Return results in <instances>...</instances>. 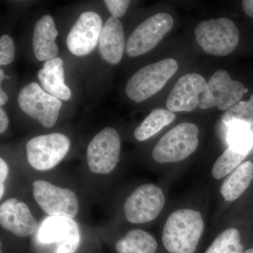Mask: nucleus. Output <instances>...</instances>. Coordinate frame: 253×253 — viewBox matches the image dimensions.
<instances>
[{
    "label": "nucleus",
    "mask_w": 253,
    "mask_h": 253,
    "mask_svg": "<svg viewBox=\"0 0 253 253\" xmlns=\"http://www.w3.org/2000/svg\"><path fill=\"white\" fill-rule=\"evenodd\" d=\"M204 229L198 211L181 209L171 213L163 232V244L169 253H194Z\"/></svg>",
    "instance_id": "1"
},
{
    "label": "nucleus",
    "mask_w": 253,
    "mask_h": 253,
    "mask_svg": "<svg viewBox=\"0 0 253 253\" xmlns=\"http://www.w3.org/2000/svg\"><path fill=\"white\" fill-rule=\"evenodd\" d=\"M178 70L176 60L166 59L136 71L126 84V96L141 103L157 94Z\"/></svg>",
    "instance_id": "2"
},
{
    "label": "nucleus",
    "mask_w": 253,
    "mask_h": 253,
    "mask_svg": "<svg viewBox=\"0 0 253 253\" xmlns=\"http://www.w3.org/2000/svg\"><path fill=\"white\" fill-rule=\"evenodd\" d=\"M194 34L196 42L205 52L213 56H227L239 42V29L229 18L201 21L196 26Z\"/></svg>",
    "instance_id": "3"
},
{
    "label": "nucleus",
    "mask_w": 253,
    "mask_h": 253,
    "mask_svg": "<svg viewBox=\"0 0 253 253\" xmlns=\"http://www.w3.org/2000/svg\"><path fill=\"white\" fill-rule=\"evenodd\" d=\"M199 128L193 123L178 125L160 139L153 151L156 162L175 163L194 153L199 146Z\"/></svg>",
    "instance_id": "4"
},
{
    "label": "nucleus",
    "mask_w": 253,
    "mask_h": 253,
    "mask_svg": "<svg viewBox=\"0 0 253 253\" xmlns=\"http://www.w3.org/2000/svg\"><path fill=\"white\" fill-rule=\"evenodd\" d=\"M248 89L239 81L231 79L225 70H219L207 82L206 89L200 96L199 106L206 110L217 107L227 111L237 104Z\"/></svg>",
    "instance_id": "5"
},
{
    "label": "nucleus",
    "mask_w": 253,
    "mask_h": 253,
    "mask_svg": "<svg viewBox=\"0 0 253 253\" xmlns=\"http://www.w3.org/2000/svg\"><path fill=\"white\" fill-rule=\"evenodd\" d=\"M19 107L30 117L45 127H52L62 107L61 100L46 92L38 83L24 86L18 96Z\"/></svg>",
    "instance_id": "6"
},
{
    "label": "nucleus",
    "mask_w": 253,
    "mask_h": 253,
    "mask_svg": "<svg viewBox=\"0 0 253 253\" xmlns=\"http://www.w3.org/2000/svg\"><path fill=\"white\" fill-rule=\"evenodd\" d=\"M70 146L69 139L61 133L36 136L26 144L28 163L38 170H48L62 161L69 151Z\"/></svg>",
    "instance_id": "7"
},
{
    "label": "nucleus",
    "mask_w": 253,
    "mask_h": 253,
    "mask_svg": "<svg viewBox=\"0 0 253 253\" xmlns=\"http://www.w3.org/2000/svg\"><path fill=\"white\" fill-rule=\"evenodd\" d=\"M174 20L166 13H158L147 18L131 33L126 42V52L136 57L149 52L171 31Z\"/></svg>",
    "instance_id": "8"
},
{
    "label": "nucleus",
    "mask_w": 253,
    "mask_h": 253,
    "mask_svg": "<svg viewBox=\"0 0 253 253\" xmlns=\"http://www.w3.org/2000/svg\"><path fill=\"white\" fill-rule=\"evenodd\" d=\"M121 143L119 134L112 127L104 128L91 139L87 150L88 167L95 174H107L119 162Z\"/></svg>",
    "instance_id": "9"
},
{
    "label": "nucleus",
    "mask_w": 253,
    "mask_h": 253,
    "mask_svg": "<svg viewBox=\"0 0 253 253\" xmlns=\"http://www.w3.org/2000/svg\"><path fill=\"white\" fill-rule=\"evenodd\" d=\"M33 195L40 208L49 216L73 219L77 215L78 200L71 190L53 185L48 181L37 180L33 184Z\"/></svg>",
    "instance_id": "10"
},
{
    "label": "nucleus",
    "mask_w": 253,
    "mask_h": 253,
    "mask_svg": "<svg viewBox=\"0 0 253 253\" xmlns=\"http://www.w3.org/2000/svg\"><path fill=\"white\" fill-rule=\"evenodd\" d=\"M165 203L161 188L153 184H143L134 190L125 203L126 219L133 224L149 222L159 215Z\"/></svg>",
    "instance_id": "11"
},
{
    "label": "nucleus",
    "mask_w": 253,
    "mask_h": 253,
    "mask_svg": "<svg viewBox=\"0 0 253 253\" xmlns=\"http://www.w3.org/2000/svg\"><path fill=\"white\" fill-rule=\"evenodd\" d=\"M38 239L42 244L56 243L57 253H75L81 244V232L73 218L50 216L38 230Z\"/></svg>",
    "instance_id": "12"
},
{
    "label": "nucleus",
    "mask_w": 253,
    "mask_h": 253,
    "mask_svg": "<svg viewBox=\"0 0 253 253\" xmlns=\"http://www.w3.org/2000/svg\"><path fill=\"white\" fill-rule=\"evenodd\" d=\"M102 28V19L99 14L93 11L83 13L68 33V49L78 56L90 54L99 42Z\"/></svg>",
    "instance_id": "13"
},
{
    "label": "nucleus",
    "mask_w": 253,
    "mask_h": 253,
    "mask_svg": "<svg viewBox=\"0 0 253 253\" xmlns=\"http://www.w3.org/2000/svg\"><path fill=\"white\" fill-rule=\"evenodd\" d=\"M206 84V79L197 73L181 76L168 95L166 101L168 111L173 113L194 111L199 105L200 96Z\"/></svg>",
    "instance_id": "14"
},
{
    "label": "nucleus",
    "mask_w": 253,
    "mask_h": 253,
    "mask_svg": "<svg viewBox=\"0 0 253 253\" xmlns=\"http://www.w3.org/2000/svg\"><path fill=\"white\" fill-rule=\"evenodd\" d=\"M0 224L18 237L31 236L38 229V222L27 205L16 199H9L1 204Z\"/></svg>",
    "instance_id": "15"
},
{
    "label": "nucleus",
    "mask_w": 253,
    "mask_h": 253,
    "mask_svg": "<svg viewBox=\"0 0 253 253\" xmlns=\"http://www.w3.org/2000/svg\"><path fill=\"white\" fill-rule=\"evenodd\" d=\"M126 38L122 23L111 16L103 26L99 42L101 58L110 64L121 62L126 51Z\"/></svg>",
    "instance_id": "16"
},
{
    "label": "nucleus",
    "mask_w": 253,
    "mask_h": 253,
    "mask_svg": "<svg viewBox=\"0 0 253 253\" xmlns=\"http://www.w3.org/2000/svg\"><path fill=\"white\" fill-rule=\"evenodd\" d=\"M58 31L54 19L49 15L42 16L36 23L33 35V47L39 61H49L56 58L59 48L55 42Z\"/></svg>",
    "instance_id": "17"
},
{
    "label": "nucleus",
    "mask_w": 253,
    "mask_h": 253,
    "mask_svg": "<svg viewBox=\"0 0 253 253\" xmlns=\"http://www.w3.org/2000/svg\"><path fill=\"white\" fill-rule=\"evenodd\" d=\"M38 78L42 88L48 94L60 100L71 99L72 93L65 84L63 61L61 58L46 61L38 73Z\"/></svg>",
    "instance_id": "18"
},
{
    "label": "nucleus",
    "mask_w": 253,
    "mask_h": 253,
    "mask_svg": "<svg viewBox=\"0 0 253 253\" xmlns=\"http://www.w3.org/2000/svg\"><path fill=\"white\" fill-rule=\"evenodd\" d=\"M253 179V164L246 161L240 165L221 184V196L226 201H236L248 189Z\"/></svg>",
    "instance_id": "19"
},
{
    "label": "nucleus",
    "mask_w": 253,
    "mask_h": 253,
    "mask_svg": "<svg viewBox=\"0 0 253 253\" xmlns=\"http://www.w3.org/2000/svg\"><path fill=\"white\" fill-rule=\"evenodd\" d=\"M157 249L154 236L141 229L129 231L115 246L118 253H155Z\"/></svg>",
    "instance_id": "20"
},
{
    "label": "nucleus",
    "mask_w": 253,
    "mask_h": 253,
    "mask_svg": "<svg viewBox=\"0 0 253 253\" xmlns=\"http://www.w3.org/2000/svg\"><path fill=\"white\" fill-rule=\"evenodd\" d=\"M174 113L168 110L155 109L140 126L134 130V136L138 141H143L157 134L165 126L172 123L175 120Z\"/></svg>",
    "instance_id": "21"
},
{
    "label": "nucleus",
    "mask_w": 253,
    "mask_h": 253,
    "mask_svg": "<svg viewBox=\"0 0 253 253\" xmlns=\"http://www.w3.org/2000/svg\"><path fill=\"white\" fill-rule=\"evenodd\" d=\"M229 147L237 152L249 155L253 147V131L251 127L241 124L228 126Z\"/></svg>",
    "instance_id": "22"
},
{
    "label": "nucleus",
    "mask_w": 253,
    "mask_h": 253,
    "mask_svg": "<svg viewBox=\"0 0 253 253\" xmlns=\"http://www.w3.org/2000/svg\"><path fill=\"white\" fill-rule=\"evenodd\" d=\"M221 122L229 126L231 125L241 124L253 126V94L248 101H239L221 116Z\"/></svg>",
    "instance_id": "23"
},
{
    "label": "nucleus",
    "mask_w": 253,
    "mask_h": 253,
    "mask_svg": "<svg viewBox=\"0 0 253 253\" xmlns=\"http://www.w3.org/2000/svg\"><path fill=\"white\" fill-rule=\"evenodd\" d=\"M243 251L239 231L228 229L216 238L205 253H243Z\"/></svg>",
    "instance_id": "24"
},
{
    "label": "nucleus",
    "mask_w": 253,
    "mask_h": 253,
    "mask_svg": "<svg viewBox=\"0 0 253 253\" xmlns=\"http://www.w3.org/2000/svg\"><path fill=\"white\" fill-rule=\"evenodd\" d=\"M247 156V154H241L231 148H228L214 163L212 170L213 177L216 179L225 177L239 167Z\"/></svg>",
    "instance_id": "25"
},
{
    "label": "nucleus",
    "mask_w": 253,
    "mask_h": 253,
    "mask_svg": "<svg viewBox=\"0 0 253 253\" xmlns=\"http://www.w3.org/2000/svg\"><path fill=\"white\" fill-rule=\"evenodd\" d=\"M15 46L11 37L4 35L0 38V65L6 66L14 61Z\"/></svg>",
    "instance_id": "26"
},
{
    "label": "nucleus",
    "mask_w": 253,
    "mask_h": 253,
    "mask_svg": "<svg viewBox=\"0 0 253 253\" xmlns=\"http://www.w3.org/2000/svg\"><path fill=\"white\" fill-rule=\"evenodd\" d=\"M104 4L108 8L113 17H123L129 7L130 1L129 0H105Z\"/></svg>",
    "instance_id": "27"
},
{
    "label": "nucleus",
    "mask_w": 253,
    "mask_h": 253,
    "mask_svg": "<svg viewBox=\"0 0 253 253\" xmlns=\"http://www.w3.org/2000/svg\"><path fill=\"white\" fill-rule=\"evenodd\" d=\"M9 126V118L2 108L0 109V133L2 134Z\"/></svg>",
    "instance_id": "28"
},
{
    "label": "nucleus",
    "mask_w": 253,
    "mask_h": 253,
    "mask_svg": "<svg viewBox=\"0 0 253 253\" xmlns=\"http://www.w3.org/2000/svg\"><path fill=\"white\" fill-rule=\"evenodd\" d=\"M9 168L7 164L2 158L0 159V184H4V181L7 177Z\"/></svg>",
    "instance_id": "29"
},
{
    "label": "nucleus",
    "mask_w": 253,
    "mask_h": 253,
    "mask_svg": "<svg viewBox=\"0 0 253 253\" xmlns=\"http://www.w3.org/2000/svg\"><path fill=\"white\" fill-rule=\"evenodd\" d=\"M242 6L244 12L253 18V0H244L242 1Z\"/></svg>",
    "instance_id": "30"
},
{
    "label": "nucleus",
    "mask_w": 253,
    "mask_h": 253,
    "mask_svg": "<svg viewBox=\"0 0 253 253\" xmlns=\"http://www.w3.org/2000/svg\"><path fill=\"white\" fill-rule=\"evenodd\" d=\"M9 100L7 94L5 93V91L3 90L2 88L0 89V106H3L6 104Z\"/></svg>",
    "instance_id": "31"
},
{
    "label": "nucleus",
    "mask_w": 253,
    "mask_h": 253,
    "mask_svg": "<svg viewBox=\"0 0 253 253\" xmlns=\"http://www.w3.org/2000/svg\"><path fill=\"white\" fill-rule=\"evenodd\" d=\"M4 184H0V198H1V199H2L3 194H4Z\"/></svg>",
    "instance_id": "32"
},
{
    "label": "nucleus",
    "mask_w": 253,
    "mask_h": 253,
    "mask_svg": "<svg viewBox=\"0 0 253 253\" xmlns=\"http://www.w3.org/2000/svg\"><path fill=\"white\" fill-rule=\"evenodd\" d=\"M5 78H6V76H5L4 71H3V70H0V81H1V83Z\"/></svg>",
    "instance_id": "33"
},
{
    "label": "nucleus",
    "mask_w": 253,
    "mask_h": 253,
    "mask_svg": "<svg viewBox=\"0 0 253 253\" xmlns=\"http://www.w3.org/2000/svg\"><path fill=\"white\" fill-rule=\"evenodd\" d=\"M244 253H253V249L248 250Z\"/></svg>",
    "instance_id": "34"
}]
</instances>
